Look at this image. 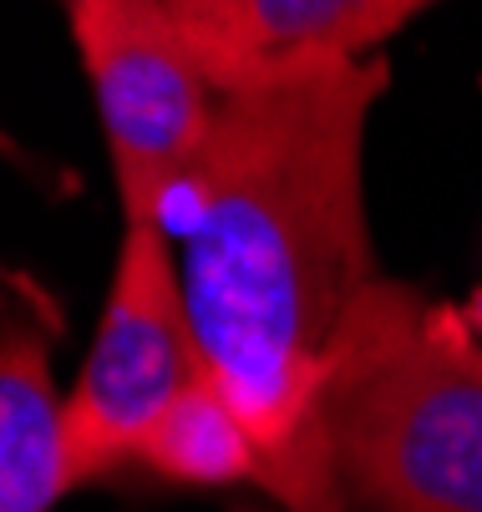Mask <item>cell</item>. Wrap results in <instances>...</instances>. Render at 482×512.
<instances>
[{"label": "cell", "mask_w": 482, "mask_h": 512, "mask_svg": "<svg viewBox=\"0 0 482 512\" xmlns=\"http://www.w3.org/2000/svg\"><path fill=\"white\" fill-rule=\"evenodd\" d=\"M376 6V26H381V36H396L411 16H422L432 0H371Z\"/></svg>", "instance_id": "obj_8"}, {"label": "cell", "mask_w": 482, "mask_h": 512, "mask_svg": "<svg viewBox=\"0 0 482 512\" xmlns=\"http://www.w3.org/2000/svg\"><path fill=\"white\" fill-rule=\"evenodd\" d=\"M51 340L46 300H16L0 340V512H51L61 492H72Z\"/></svg>", "instance_id": "obj_6"}, {"label": "cell", "mask_w": 482, "mask_h": 512, "mask_svg": "<svg viewBox=\"0 0 482 512\" xmlns=\"http://www.w3.org/2000/svg\"><path fill=\"white\" fill-rule=\"evenodd\" d=\"M168 11L219 97L376 56L386 41L371 0H168Z\"/></svg>", "instance_id": "obj_5"}, {"label": "cell", "mask_w": 482, "mask_h": 512, "mask_svg": "<svg viewBox=\"0 0 482 512\" xmlns=\"http://www.w3.org/2000/svg\"><path fill=\"white\" fill-rule=\"evenodd\" d=\"M391 82L381 56L219 102L183 183V289L209 376L229 391L285 512H351L320 391L335 340L381 279L366 218V122Z\"/></svg>", "instance_id": "obj_1"}, {"label": "cell", "mask_w": 482, "mask_h": 512, "mask_svg": "<svg viewBox=\"0 0 482 512\" xmlns=\"http://www.w3.org/2000/svg\"><path fill=\"white\" fill-rule=\"evenodd\" d=\"M132 462L188 487H234V482L264 487L259 442L214 376H198L153 421V431L137 442Z\"/></svg>", "instance_id": "obj_7"}, {"label": "cell", "mask_w": 482, "mask_h": 512, "mask_svg": "<svg viewBox=\"0 0 482 512\" xmlns=\"http://www.w3.org/2000/svg\"><path fill=\"white\" fill-rule=\"evenodd\" d=\"M198 376H209V360L193 335L173 234L163 224H127L102 320L92 330L72 396H66L72 487L132 462L153 421Z\"/></svg>", "instance_id": "obj_4"}, {"label": "cell", "mask_w": 482, "mask_h": 512, "mask_svg": "<svg viewBox=\"0 0 482 512\" xmlns=\"http://www.w3.org/2000/svg\"><path fill=\"white\" fill-rule=\"evenodd\" d=\"M320 426L356 512H482L477 325L381 274L335 340Z\"/></svg>", "instance_id": "obj_2"}, {"label": "cell", "mask_w": 482, "mask_h": 512, "mask_svg": "<svg viewBox=\"0 0 482 512\" xmlns=\"http://www.w3.org/2000/svg\"><path fill=\"white\" fill-rule=\"evenodd\" d=\"M127 224H168L219 122V92L168 0H66Z\"/></svg>", "instance_id": "obj_3"}]
</instances>
